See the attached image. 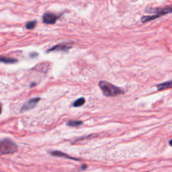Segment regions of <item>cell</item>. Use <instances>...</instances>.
I'll return each instance as SVG.
<instances>
[{
	"mask_svg": "<svg viewBox=\"0 0 172 172\" xmlns=\"http://www.w3.org/2000/svg\"><path fill=\"white\" fill-rule=\"evenodd\" d=\"M157 87V89L159 90V91H161V90H164L166 89L172 88V81L159 84Z\"/></svg>",
	"mask_w": 172,
	"mask_h": 172,
	"instance_id": "8",
	"label": "cell"
},
{
	"mask_svg": "<svg viewBox=\"0 0 172 172\" xmlns=\"http://www.w3.org/2000/svg\"><path fill=\"white\" fill-rule=\"evenodd\" d=\"M99 88L102 91L103 94L107 97H112L118 95L123 94L124 93L119 87L112 85V83H108L105 81H100L98 83Z\"/></svg>",
	"mask_w": 172,
	"mask_h": 172,
	"instance_id": "1",
	"label": "cell"
},
{
	"mask_svg": "<svg viewBox=\"0 0 172 172\" xmlns=\"http://www.w3.org/2000/svg\"><path fill=\"white\" fill-rule=\"evenodd\" d=\"M40 99V98H34L30 99V100L28 101L26 104L22 107L21 112L32 110V109H33L34 108H35L37 104H38Z\"/></svg>",
	"mask_w": 172,
	"mask_h": 172,
	"instance_id": "6",
	"label": "cell"
},
{
	"mask_svg": "<svg viewBox=\"0 0 172 172\" xmlns=\"http://www.w3.org/2000/svg\"><path fill=\"white\" fill-rule=\"evenodd\" d=\"M169 143H170V145L172 147V139H171V140H170V142H169Z\"/></svg>",
	"mask_w": 172,
	"mask_h": 172,
	"instance_id": "15",
	"label": "cell"
},
{
	"mask_svg": "<svg viewBox=\"0 0 172 172\" xmlns=\"http://www.w3.org/2000/svg\"><path fill=\"white\" fill-rule=\"evenodd\" d=\"M83 124V122L82 121H80V120H69V122L67 123V125L69 126H71V127H76V126H80Z\"/></svg>",
	"mask_w": 172,
	"mask_h": 172,
	"instance_id": "10",
	"label": "cell"
},
{
	"mask_svg": "<svg viewBox=\"0 0 172 172\" xmlns=\"http://www.w3.org/2000/svg\"><path fill=\"white\" fill-rule=\"evenodd\" d=\"M0 62H4L5 64H13L17 62V59H13V58H9V57H0Z\"/></svg>",
	"mask_w": 172,
	"mask_h": 172,
	"instance_id": "9",
	"label": "cell"
},
{
	"mask_svg": "<svg viewBox=\"0 0 172 172\" xmlns=\"http://www.w3.org/2000/svg\"><path fill=\"white\" fill-rule=\"evenodd\" d=\"M32 55H30V57H32V58H33V57H37V56H38V53H32Z\"/></svg>",
	"mask_w": 172,
	"mask_h": 172,
	"instance_id": "13",
	"label": "cell"
},
{
	"mask_svg": "<svg viewBox=\"0 0 172 172\" xmlns=\"http://www.w3.org/2000/svg\"><path fill=\"white\" fill-rule=\"evenodd\" d=\"M2 105L1 103H0V115L2 114Z\"/></svg>",
	"mask_w": 172,
	"mask_h": 172,
	"instance_id": "14",
	"label": "cell"
},
{
	"mask_svg": "<svg viewBox=\"0 0 172 172\" xmlns=\"http://www.w3.org/2000/svg\"><path fill=\"white\" fill-rule=\"evenodd\" d=\"M37 24L36 20H33V21H30L29 22H27L26 24V29L28 30H32L34 28L36 27V25Z\"/></svg>",
	"mask_w": 172,
	"mask_h": 172,
	"instance_id": "12",
	"label": "cell"
},
{
	"mask_svg": "<svg viewBox=\"0 0 172 172\" xmlns=\"http://www.w3.org/2000/svg\"><path fill=\"white\" fill-rule=\"evenodd\" d=\"M155 14L153 15H147V16H143L141 19L142 22H146L150 20H155L156 18L161 16L163 15L167 14L169 13H172V5H169L167 7L160 8V9H155Z\"/></svg>",
	"mask_w": 172,
	"mask_h": 172,
	"instance_id": "3",
	"label": "cell"
},
{
	"mask_svg": "<svg viewBox=\"0 0 172 172\" xmlns=\"http://www.w3.org/2000/svg\"><path fill=\"white\" fill-rule=\"evenodd\" d=\"M50 154H51V155L52 156H54V157H63V158H65V159H72V160H79V159H76V158H73V157H71V156H69V155L66 154V153H62V152H61V151H51V152H49Z\"/></svg>",
	"mask_w": 172,
	"mask_h": 172,
	"instance_id": "7",
	"label": "cell"
},
{
	"mask_svg": "<svg viewBox=\"0 0 172 172\" xmlns=\"http://www.w3.org/2000/svg\"><path fill=\"white\" fill-rule=\"evenodd\" d=\"M18 151V146L10 139L0 140V155L14 154Z\"/></svg>",
	"mask_w": 172,
	"mask_h": 172,
	"instance_id": "2",
	"label": "cell"
},
{
	"mask_svg": "<svg viewBox=\"0 0 172 172\" xmlns=\"http://www.w3.org/2000/svg\"><path fill=\"white\" fill-rule=\"evenodd\" d=\"M73 45V43L72 42H63L60 43L57 45L52 46V48L49 49L47 52L51 51H67L70 50Z\"/></svg>",
	"mask_w": 172,
	"mask_h": 172,
	"instance_id": "5",
	"label": "cell"
},
{
	"mask_svg": "<svg viewBox=\"0 0 172 172\" xmlns=\"http://www.w3.org/2000/svg\"><path fill=\"white\" fill-rule=\"evenodd\" d=\"M61 15V14L57 15L51 12H46L43 15L42 22L46 24H54Z\"/></svg>",
	"mask_w": 172,
	"mask_h": 172,
	"instance_id": "4",
	"label": "cell"
},
{
	"mask_svg": "<svg viewBox=\"0 0 172 172\" xmlns=\"http://www.w3.org/2000/svg\"><path fill=\"white\" fill-rule=\"evenodd\" d=\"M85 102H86L85 98H80L73 102V107H80V106H82L84 104H85Z\"/></svg>",
	"mask_w": 172,
	"mask_h": 172,
	"instance_id": "11",
	"label": "cell"
}]
</instances>
